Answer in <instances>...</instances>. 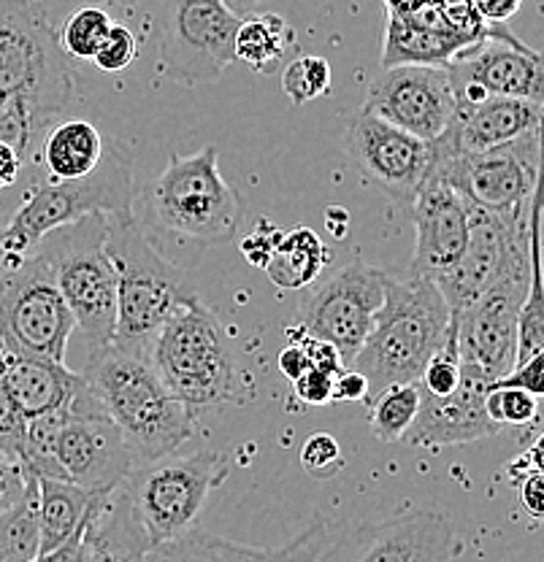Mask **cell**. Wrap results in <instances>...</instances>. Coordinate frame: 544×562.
<instances>
[{"mask_svg": "<svg viewBox=\"0 0 544 562\" xmlns=\"http://www.w3.org/2000/svg\"><path fill=\"white\" fill-rule=\"evenodd\" d=\"M81 376L138 465L177 454L192 438L196 414L171 395L142 351L107 344L92 351Z\"/></svg>", "mask_w": 544, "mask_h": 562, "instance_id": "obj_1", "label": "cell"}, {"mask_svg": "<svg viewBox=\"0 0 544 562\" xmlns=\"http://www.w3.org/2000/svg\"><path fill=\"white\" fill-rule=\"evenodd\" d=\"M449 308L442 292L425 277L390 279L366 341L349 368L368 382L371 403L393 384L418 382L431 357L447 344Z\"/></svg>", "mask_w": 544, "mask_h": 562, "instance_id": "obj_2", "label": "cell"}, {"mask_svg": "<svg viewBox=\"0 0 544 562\" xmlns=\"http://www.w3.org/2000/svg\"><path fill=\"white\" fill-rule=\"evenodd\" d=\"M107 255L116 279V327L111 344L149 351L152 338L181 306L198 301L190 277L160 255L133 211L107 214Z\"/></svg>", "mask_w": 544, "mask_h": 562, "instance_id": "obj_3", "label": "cell"}, {"mask_svg": "<svg viewBox=\"0 0 544 562\" xmlns=\"http://www.w3.org/2000/svg\"><path fill=\"white\" fill-rule=\"evenodd\" d=\"M133 211V160L125 149L103 151L101 166L76 181L31 176L11 220L0 227V268L11 271L33 255L46 236L90 214Z\"/></svg>", "mask_w": 544, "mask_h": 562, "instance_id": "obj_4", "label": "cell"}, {"mask_svg": "<svg viewBox=\"0 0 544 562\" xmlns=\"http://www.w3.org/2000/svg\"><path fill=\"white\" fill-rule=\"evenodd\" d=\"M146 227L168 238L212 249L238 238L242 201L220 173L218 149L171 155L144 190Z\"/></svg>", "mask_w": 544, "mask_h": 562, "instance_id": "obj_5", "label": "cell"}, {"mask_svg": "<svg viewBox=\"0 0 544 562\" xmlns=\"http://www.w3.org/2000/svg\"><path fill=\"white\" fill-rule=\"evenodd\" d=\"M146 357L171 395L192 414L247 401L225 330L201 297L171 314L152 338Z\"/></svg>", "mask_w": 544, "mask_h": 562, "instance_id": "obj_6", "label": "cell"}, {"mask_svg": "<svg viewBox=\"0 0 544 562\" xmlns=\"http://www.w3.org/2000/svg\"><path fill=\"white\" fill-rule=\"evenodd\" d=\"M74 92L57 33L33 0H0V105L20 103L49 131Z\"/></svg>", "mask_w": 544, "mask_h": 562, "instance_id": "obj_7", "label": "cell"}, {"mask_svg": "<svg viewBox=\"0 0 544 562\" xmlns=\"http://www.w3.org/2000/svg\"><path fill=\"white\" fill-rule=\"evenodd\" d=\"M227 473L231 460L214 449L185 457L168 454L133 468L120 490L146 547L155 549L190 532L209 495L225 482Z\"/></svg>", "mask_w": 544, "mask_h": 562, "instance_id": "obj_8", "label": "cell"}, {"mask_svg": "<svg viewBox=\"0 0 544 562\" xmlns=\"http://www.w3.org/2000/svg\"><path fill=\"white\" fill-rule=\"evenodd\" d=\"M107 214H90L60 227L36 251L49 260L74 325L92 351L114 338L116 279L107 255Z\"/></svg>", "mask_w": 544, "mask_h": 562, "instance_id": "obj_9", "label": "cell"}, {"mask_svg": "<svg viewBox=\"0 0 544 562\" xmlns=\"http://www.w3.org/2000/svg\"><path fill=\"white\" fill-rule=\"evenodd\" d=\"M49 260L33 251L27 260L0 279V347L14 355L66 362L68 338L74 333Z\"/></svg>", "mask_w": 544, "mask_h": 562, "instance_id": "obj_10", "label": "cell"}, {"mask_svg": "<svg viewBox=\"0 0 544 562\" xmlns=\"http://www.w3.org/2000/svg\"><path fill=\"white\" fill-rule=\"evenodd\" d=\"M542 127L485 151L458 157H434L429 176L442 179L455 192L482 209H518L540 190Z\"/></svg>", "mask_w": 544, "mask_h": 562, "instance_id": "obj_11", "label": "cell"}, {"mask_svg": "<svg viewBox=\"0 0 544 562\" xmlns=\"http://www.w3.org/2000/svg\"><path fill=\"white\" fill-rule=\"evenodd\" d=\"M529 222L531 201L504 211L469 203V238L464 255L453 268L431 279L442 292L449 316L471 306L514 260L529 255Z\"/></svg>", "mask_w": 544, "mask_h": 562, "instance_id": "obj_12", "label": "cell"}, {"mask_svg": "<svg viewBox=\"0 0 544 562\" xmlns=\"http://www.w3.org/2000/svg\"><path fill=\"white\" fill-rule=\"evenodd\" d=\"M242 16L225 0H166L160 57L174 79L198 87L218 81L233 63V41Z\"/></svg>", "mask_w": 544, "mask_h": 562, "instance_id": "obj_13", "label": "cell"}, {"mask_svg": "<svg viewBox=\"0 0 544 562\" xmlns=\"http://www.w3.org/2000/svg\"><path fill=\"white\" fill-rule=\"evenodd\" d=\"M529 292V255L514 260L471 306L449 316L458 357L477 366L490 382L512 371L518 347V314Z\"/></svg>", "mask_w": 544, "mask_h": 562, "instance_id": "obj_14", "label": "cell"}, {"mask_svg": "<svg viewBox=\"0 0 544 562\" xmlns=\"http://www.w3.org/2000/svg\"><path fill=\"white\" fill-rule=\"evenodd\" d=\"M388 273L368 266L366 260H353L338 268L331 279L314 286L301 301V327L312 338L327 341L349 366L366 341L377 308L385 301Z\"/></svg>", "mask_w": 544, "mask_h": 562, "instance_id": "obj_15", "label": "cell"}, {"mask_svg": "<svg viewBox=\"0 0 544 562\" xmlns=\"http://www.w3.org/2000/svg\"><path fill=\"white\" fill-rule=\"evenodd\" d=\"M344 149L363 179L379 187L396 209L409 214L420 187L429 179L434 160L431 144L360 109L344 133Z\"/></svg>", "mask_w": 544, "mask_h": 562, "instance_id": "obj_16", "label": "cell"}, {"mask_svg": "<svg viewBox=\"0 0 544 562\" xmlns=\"http://www.w3.org/2000/svg\"><path fill=\"white\" fill-rule=\"evenodd\" d=\"M444 66L453 81L458 109L485 98H520V101L542 103V57L507 31L466 46Z\"/></svg>", "mask_w": 544, "mask_h": 562, "instance_id": "obj_17", "label": "cell"}, {"mask_svg": "<svg viewBox=\"0 0 544 562\" xmlns=\"http://www.w3.org/2000/svg\"><path fill=\"white\" fill-rule=\"evenodd\" d=\"M458 552L453 522L438 512L414 508L355 527L342 541L325 547L314 562H449Z\"/></svg>", "mask_w": 544, "mask_h": 562, "instance_id": "obj_18", "label": "cell"}, {"mask_svg": "<svg viewBox=\"0 0 544 562\" xmlns=\"http://www.w3.org/2000/svg\"><path fill=\"white\" fill-rule=\"evenodd\" d=\"M363 111L434 144L458 111L447 66L385 68L368 85Z\"/></svg>", "mask_w": 544, "mask_h": 562, "instance_id": "obj_19", "label": "cell"}, {"mask_svg": "<svg viewBox=\"0 0 544 562\" xmlns=\"http://www.w3.org/2000/svg\"><path fill=\"white\" fill-rule=\"evenodd\" d=\"M55 460L63 482L98 495L116 490L138 468L120 427L103 414L101 403L66 412L55 438Z\"/></svg>", "mask_w": 544, "mask_h": 562, "instance_id": "obj_20", "label": "cell"}, {"mask_svg": "<svg viewBox=\"0 0 544 562\" xmlns=\"http://www.w3.org/2000/svg\"><path fill=\"white\" fill-rule=\"evenodd\" d=\"M490 384L493 382L477 366L464 362L458 390L449 395L420 392L418 414L401 441L420 449H444L499 436L504 427L496 425L485 412V395H488Z\"/></svg>", "mask_w": 544, "mask_h": 562, "instance_id": "obj_21", "label": "cell"}, {"mask_svg": "<svg viewBox=\"0 0 544 562\" xmlns=\"http://www.w3.org/2000/svg\"><path fill=\"white\" fill-rule=\"evenodd\" d=\"M409 216L414 225L412 277L436 279L464 255L469 238V203L442 179L429 176Z\"/></svg>", "mask_w": 544, "mask_h": 562, "instance_id": "obj_22", "label": "cell"}, {"mask_svg": "<svg viewBox=\"0 0 544 562\" xmlns=\"http://www.w3.org/2000/svg\"><path fill=\"white\" fill-rule=\"evenodd\" d=\"M542 127V103L520 98H485L455 111L447 131L431 144L434 157H458L493 149Z\"/></svg>", "mask_w": 544, "mask_h": 562, "instance_id": "obj_23", "label": "cell"}, {"mask_svg": "<svg viewBox=\"0 0 544 562\" xmlns=\"http://www.w3.org/2000/svg\"><path fill=\"white\" fill-rule=\"evenodd\" d=\"M0 386L27 422L44 414L68 412L87 384L81 373L68 371L66 362L14 355L0 347Z\"/></svg>", "mask_w": 544, "mask_h": 562, "instance_id": "obj_24", "label": "cell"}, {"mask_svg": "<svg viewBox=\"0 0 544 562\" xmlns=\"http://www.w3.org/2000/svg\"><path fill=\"white\" fill-rule=\"evenodd\" d=\"M325 547L327 530L323 522H314L301 536L277 549L244 547L192 527L185 536L149 549L142 562H314Z\"/></svg>", "mask_w": 544, "mask_h": 562, "instance_id": "obj_25", "label": "cell"}, {"mask_svg": "<svg viewBox=\"0 0 544 562\" xmlns=\"http://www.w3.org/2000/svg\"><path fill=\"white\" fill-rule=\"evenodd\" d=\"M103 138L87 120H60L41 138L33 166L49 181L85 179L101 166Z\"/></svg>", "mask_w": 544, "mask_h": 562, "instance_id": "obj_26", "label": "cell"}, {"mask_svg": "<svg viewBox=\"0 0 544 562\" xmlns=\"http://www.w3.org/2000/svg\"><path fill=\"white\" fill-rule=\"evenodd\" d=\"M41 554H52L79 530L98 492L76 487L60 479L36 476Z\"/></svg>", "mask_w": 544, "mask_h": 562, "instance_id": "obj_27", "label": "cell"}, {"mask_svg": "<svg viewBox=\"0 0 544 562\" xmlns=\"http://www.w3.org/2000/svg\"><path fill=\"white\" fill-rule=\"evenodd\" d=\"M460 35L436 31V27L418 25V22L388 20V33H385V52L382 63L385 68L393 66H444L449 57L458 55L466 49Z\"/></svg>", "mask_w": 544, "mask_h": 562, "instance_id": "obj_28", "label": "cell"}, {"mask_svg": "<svg viewBox=\"0 0 544 562\" xmlns=\"http://www.w3.org/2000/svg\"><path fill=\"white\" fill-rule=\"evenodd\" d=\"M327 257L331 251L312 227H292L288 233H279L263 271L279 290H307L323 273Z\"/></svg>", "mask_w": 544, "mask_h": 562, "instance_id": "obj_29", "label": "cell"}, {"mask_svg": "<svg viewBox=\"0 0 544 562\" xmlns=\"http://www.w3.org/2000/svg\"><path fill=\"white\" fill-rule=\"evenodd\" d=\"M542 192L531 198L529 222V292L518 314V347H514V366H523L531 357L544 355V295H542ZM512 366V368H514Z\"/></svg>", "mask_w": 544, "mask_h": 562, "instance_id": "obj_30", "label": "cell"}, {"mask_svg": "<svg viewBox=\"0 0 544 562\" xmlns=\"http://www.w3.org/2000/svg\"><path fill=\"white\" fill-rule=\"evenodd\" d=\"M296 46V33L279 14L242 16L233 41V60H242L253 74H277L285 55Z\"/></svg>", "mask_w": 544, "mask_h": 562, "instance_id": "obj_31", "label": "cell"}, {"mask_svg": "<svg viewBox=\"0 0 544 562\" xmlns=\"http://www.w3.org/2000/svg\"><path fill=\"white\" fill-rule=\"evenodd\" d=\"M41 558L38 487L27 473L22 495L0 512V562H33Z\"/></svg>", "mask_w": 544, "mask_h": 562, "instance_id": "obj_32", "label": "cell"}, {"mask_svg": "<svg viewBox=\"0 0 544 562\" xmlns=\"http://www.w3.org/2000/svg\"><path fill=\"white\" fill-rule=\"evenodd\" d=\"M371 414H368V425L371 432L385 443L401 441L407 436L409 425L414 422L420 406V386L412 384H393L385 392H379L371 403Z\"/></svg>", "mask_w": 544, "mask_h": 562, "instance_id": "obj_33", "label": "cell"}, {"mask_svg": "<svg viewBox=\"0 0 544 562\" xmlns=\"http://www.w3.org/2000/svg\"><path fill=\"white\" fill-rule=\"evenodd\" d=\"M111 25L114 22H111L107 11L96 9V5H87V9H79L74 16H68L60 35H57V44L66 52V57L92 60L96 52L101 49L103 41H107Z\"/></svg>", "mask_w": 544, "mask_h": 562, "instance_id": "obj_34", "label": "cell"}, {"mask_svg": "<svg viewBox=\"0 0 544 562\" xmlns=\"http://www.w3.org/2000/svg\"><path fill=\"white\" fill-rule=\"evenodd\" d=\"M331 66L318 55H298L282 70V92L292 105L312 103L331 92Z\"/></svg>", "mask_w": 544, "mask_h": 562, "instance_id": "obj_35", "label": "cell"}, {"mask_svg": "<svg viewBox=\"0 0 544 562\" xmlns=\"http://www.w3.org/2000/svg\"><path fill=\"white\" fill-rule=\"evenodd\" d=\"M485 412L501 427H523L540 417V397L525 390L490 384L485 395Z\"/></svg>", "mask_w": 544, "mask_h": 562, "instance_id": "obj_36", "label": "cell"}, {"mask_svg": "<svg viewBox=\"0 0 544 562\" xmlns=\"http://www.w3.org/2000/svg\"><path fill=\"white\" fill-rule=\"evenodd\" d=\"M301 465L309 476L325 482L344 468V452L331 432L314 430L301 447Z\"/></svg>", "mask_w": 544, "mask_h": 562, "instance_id": "obj_37", "label": "cell"}, {"mask_svg": "<svg viewBox=\"0 0 544 562\" xmlns=\"http://www.w3.org/2000/svg\"><path fill=\"white\" fill-rule=\"evenodd\" d=\"M138 57V41L133 35L131 27L125 25H111L107 41L101 44V49L96 52L92 63L98 68L107 70V74H120V70L131 68L133 60Z\"/></svg>", "mask_w": 544, "mask_h": 562, "instance_id": "obj_38", "label": "cell"}, {"mask_svg": "<svg viewBox=\"0 0 544 562\" xmlns=\"http://www.w3.org/2000/svg\"><path fill=\"white\" fill-rule=\"evenodd\" d=\"M25 417L16 412L9 392L0 386V457L22 465V443H25ZM25 468V465H22Z\"/></svg>", "mask_w": 544, "mask_h": 562, "instance_id": "obj_39", "label": "cell"}, {"mask_svg": "<svg viewBox=\"0 0 544 562\" xmlns=\"http://www.w3.org/2000/svg\"><path fill=\"white\" fill-rule=\"evenodd\" d=\"M279 233H282V231H279V227H274L271 222L260 220L255 225V231L247 233V236L238 241V249H242V255L247 257L249 266L266 268V262H268V257H271L274 244H277Z\"/></svg>", "mask_w": 544, "mask_h": 562, "instance_id": "obj_40", "label": "cell"}, {"mask_svg": "<svg viewBox=\"0 0 544 562\" xmlns=\"http://www.w3.org/2000/svg\"><path fill=\"white\" fill-rule=\"evenodd\" d=\"M493 386H512V390H525L540 397L544 392V355L531 357L523 366H514L504 376L496 379Z\"/></svg>", "mask_w": 544, "mask_h": 562, "instance_id": "obj_41", "label": "cell"}, {"mask_svg": "<svg viewBox=\"0 0 544 562\" xmlns=\"http://www.w3.org/2000/svg\"><path fill=\"white\" fill-rule=\"evenodd\" d=\"M292 386H296V395L301 397L303 403H309V406H327V403H333V376L331 373L309 368L301 379H296V382H292Z\"/></svg>", "mask_w": 544, "mask_h": 562, "instance_id": "obj_42", "label": "cell"}, {"mask_svg": "<svg viewBox=\"0 0 544 562\" xmlns=\"http://www.w3.org/2000/svg\"><path fill=\"white\" fill-rule=\"evenodd\" d=\"M518 490V501L531 519H542L544 514V471H531L512 479Z\"/></svg>", "mask_w": 544, "mask_h": 562, "instance_id": "obj_43", "label": "cell"}, {"mask_svg": "<svg viewBox=\"0 0 544 562\" xmlns=\"http://www.w3.org/2000/svg\"><path fill=\"white\" fill-rule=\"evenodd\" d=\"M27 482V471L14 460H5L0 457V512L9 508L16 497L22 495Z\"/></svg>", "mask_w": 544, "mask_h": 562, "instance_id": "obj_44", "label": "cell"}, {"mask_svg": "<svg viewBox=\"0 0 544 562\" xmlns=\"http://www.w3.org/2000/svg\"><path fill=\"white\" fill-rule=\"evenodd\" d=\"M471 5L485 25L504 27L523 9V0H471Z\"/></svg>", "mask_w": 544, "mask_h": 562, "instance_id": "obj_45", "label": "cell"}, {"mask_svg": "<svg viewBox=\"0 0 544 562\" xmlns=\"http://www.w3.org/2000/svg\"><path fill=\"white\" fill-rule=\"evenodd\" d=\"M368 397V382L360 376L355 368H342L333 376V403H347V401H366Z\"/></svg>", "mask_w": 544, "mask_h": 562, "instance_id": "obj_46", "label": "cell"}, {"mask_svg": "<svg viewBox=\"0 0 544 562\" xmlns=\"http://www.w3.org/2000/svg\"><path fill=\"white\" fill-rule=\"evenodd\" d=\"M279 371H282L285 379H290V382H296V379H301L303 373L309 371V357H307V349H303L301 341H290L288 347L279 351V360H277Z\"/></svg>", "mask_w": 544, "mask_h": 562, "instance_id": "obj_47", "label": "cell"}, {"mask_svg": "<svg viewBox=\"0 0 544 562\" xmlns=\"http://www.w3.org/2000/svg\"><path fill=\"white\" fill-rule=\"evenodd\" d=\"M22 173H25L22 157L5 140H0V190H11V187L20 184Z\"/></svg>", "mask_w": 544, "mask_h": 562, "instance_id": "obj_48", "label": "cell"}, {"mask_svg": "<svg viewBox=\"0 0 544 562\" xmlns=\"http://www.w3.org/2000/svg\"><path fill=\"white\" fill-rule=\"evenodd\" d=\"M22 195H25V176H22L20 184L11 187V190H0V227L11 220V214L20 206Z\"/></svg>", "mask_w": 544, "mask_h": 562, "instance_id": "obj_49", "label": "cell"}, {"mask_svg": "<svg viewBox=\"0 0 544 562\" xmlns=\"http://www.w3.org/2000/svg\"><path fill=\"white\" fill-rule=\"evenodd\" d=\"M263 3H268V0H225V5H227V9H231L236 16L255 14V11L260 9Z\"/></svg>", "mask_w": 544, "mask_h": 562, "instance_id": "obj_50", "label": "cell"}, {"mask_svg": "<svg viewBox=\"0 0 544 562\" xmlns=\"http://www.w3.org/2000/svg\"><path fill=\"white\" fill-rule=\"evenodd\" d=\"M111 3H125V5H133V3H138V0H111Z\"/></svg>", "mask_w": 544, "mask_h": 562, "instance_id": "obj_51", "label": "cell"}]
</instances>
